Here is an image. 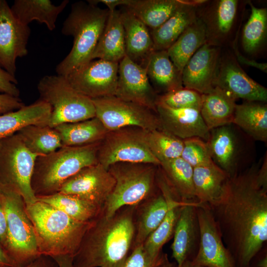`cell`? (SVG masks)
I'll list each match as a JSON object with an SVG mask.
<instances>
[{"instance_id": "83f0119b", "label": "cell", "mask_w": 267, "mask_h": 267, "mask_svg": "<svg viewBox=\"0 0 267 267\" xmlns=\"http://www.w3.org/2000/svg\"><path fill=\"white\" fill-rule=\"evenodd\" d=\"M126 56L124 31L120 11H109V16L101 35L91 57L119 62Z\"/></svg>"}, {"instance_id": "b9f144b4", "label": "cell", "mask_w": 267, "mask_h": 267, "mask_svg": "<svg viewBox=\"0 0 267 267\" xmlns=\"http://www.w3.org/2000/svg\"><path fill=\"white\" fill-rule=\"evenodd\" d=\"M202 94L184 87L159 95L157 103L173 108L200 109Z\"/></svg>"}, {"instance_id": "6f0895ef", "label": "cell", "mask_w": 267, "mask_h": 267, "mask_svg": "<svg viewBox=\"0 0 267 267\" xmlns=\"http://www.w3.org/2000/svg\"><path fill=\"white\" fill-rule=\"evenodd\" d=\"M0 267H8L0 264Z\"/></svg>"}, {"instance_id": "11a10c76", "label": "cell", "mask_w": 267, "mask_h": 267, "mask_svg": "<svg viewBox=\"0 0 267 267\" xmlns=\"http://www.w3.org/2000/svg\"><path fill=\"white\" fill-rule=\"evenodd\" d=\"M257 267H267V256L266 253L259 261Z\"/></svg>"}, {"instance_id": "836d02e7", "label": "cell", "mask_w": 267, "mask_h": 267, "mask_svg": "<svg viewBox=\"0 0 267 267\" xmlns=\"http://www.w3.org/2000/svg\"><path fill=\"white\" fill-rule=\"evenodd\" d=\"M186 0H131L125 6L150 30L166 22L179 8L186 4Z\"/></svg>"}, {"instance_id": "f35d334b", "label": "cell", "mask_w": 267, "mask_h": 267, "mask_svg": "<svg viewBox=\"0 0 267 267\" xmlns=\"http://www.w3.org/2000/svg\"><path fill=\"white\" fill-rule=\"evenodd\" d=\"M16 134L30 151L39 155L50 153L63 146L58 132L49 126H29Z\"/></svg>"}, {"instance_id": "4fadbf2b", "label": "cell", "mask_w": 267, "mask_h": 267, "mask_svg": "<svg viewBox=\"0 0 267 267\" xmlns=\"http://www.w3.org/2000/svg\"><path fill=\"white\" fill-rule=\"evenodd\" d=\"M118 67V62L92 60L65 77L74 89L90 99L115 96Z\"/></svg>"}, {"instance_id": "2e32d148", "label": "cell", "mask_w": 267, "mask_h": 267, "mask_svg": "<svg viewBox=\"0 0 267 267\" xmlns=\"http://www.w3.org/2000/svg\"><path fill=\"white\" fill-rule=\"evenodd\" d=\"M214 86L236 100L264 103L267 101V89L250 78L233 57L220 59Z\"/></svg>"}, {"instance_id": "d4e9b609", "label": "cell", "mask_w": 267, "mask_h": 267, "mask_svg": "<svg viewBox=\"0 0 267 267\" xmlns=\"http://www.w3.org/2000/svg\"><path fill=\"white\" fill-rule=\"evenodd\" d=\"M197 203L189 202L183 206L175 225L171 249L177 267H181L188 259L196 241L198 230L196 211Z\"/></svg>"}, {"instance_id": "c3c4849f", "label": "cell", "mask_w": 267, "mask_h": 267, "mask_svg": "<svg viewBox=\"0 0 267 267\" xmlns=\"http://www.w3.org/2000/svg\"><path fill=\"white\" fill-rule=\"evenodd\" d=\"M235 53L237 58L238 63L246 65L248 66H251L257 68L262 71L267 73V63H260L257 61L251 60L245 57L242 54H241L238 50L236 46H235L234 48Z\"/></svg>"}, {"instance_id": "ab89813d", "label": "cell", "mask_w": 267, "mask_h": 267, "mask_svg": "<svg viewBox=\"0 0 267 267\" xmlns=\"http://www.w3.org/2000/svg\"><path fill=\"white\" fill-rule=\"evenodd\" d=\"M251 14L242 33V45L248 53L257 51L264 42L267 33V10L255 7L251 2Z\"/></svg>"}, {"instance_id": "bcb514c9", "label": "cell", "mask_w": 267, "mask_h": 267, "mask_svg": "<svg viewBox=\"0 0 267 267\" xmlns=\"http://www.w3.org/2000/svg\"><path fill=\"white\" fill-rule=\"evenodd\" d=\"M24 105L19 97L0 93V115L18 110Z\"/></svg>"}, {"instance_id": "7dc6e473", "label": "cell", "mask_w": 267, "mask_h": 267, "mask_svg": "<svg viewBox=\"0 0 267 267\" xmlns=\"http://www.w3.org/2000/svg\"><path fill=\"white\" fill-rule=\"evenodd\" d=\"M8 267H59V266L52 257L49 256L40 255L27 265Z\"/></svg>"}, {"instance_id": "44dd1931", "label": "cell", "mask_w": 267, "mask_h": 267, "mask_svg": "<svg viewBox=\"0 0 267 267\" xmlns=\"http://www.w3.org/2000/svg\"><path fill=\"white\" fill-rule=\"evenodd\" d=\"M157 182L160 192L167 202L168 209L161 223L143 244L146 254L154 267L161 255L160 252L162 247L174 234L181 207L187 203L178 199L162 174L157 177Z\"/></svg>"}, {"instance_id": "8992f818", "label": "cell", "mask_w": 267, "mask_h": 267, "mask_svg": "<svg viewBox=\"0 0 267 267\" xmlns=\"http://www.w3.org/2000/svg\"><path fill=\"white\" fill-rule=\"evenodd\" d=\"M156 165L120 162L108 168L115 180L114 188L103 208L110 217L120 209L137 206L153 195L157 171Z\"/></svg>"}, {"instance_id": "816d5d0a", "label": "cell", "mask_w": 267, "mask_h": 267, "mask_svg": "<svg viewBox=\"0 0 267 267\" xmlns=\"http://www.w3.org/2000/svg\"><path fill=\"white\" fill-rule=\"evenodd\" d=\"M52 257L58 265L59 267H73V256L70 255H61Z\"/></svg>"}, {"instance_id": "ba28073f", "label": "cell", "mask_w": 267, "mask_h": 267, "mask_svg": "<svg viewBox=\"0 0 267 267\" xmlns=\"http://www.w3.org/2000/svg\"><path fill=\"white\" fill-rule=\"evenodd\" d=\"M0 198L6 218L5 250L15 266L27 265L40 254L25 203L20 195L8 190H0Z\"/></svg>"}, {"instance_id": "d590c367", "label": "cell", "mask_w": 267, "mask_h": 267, "mask_svg": "<svg viewBox=\"0 0 267 267\" xmlns=\"http://www.w3.org/2000/svg\"><path fill=\"white\" fill-rule=\"evenodd\" d=\"M161 172L174 193L184 202H197L193 182V168L180 157L161 162Z\"/></svg>"}, {"instance_id": "d6986e66", "label": "cell", "mask_w": 267, "mask_h": 267, "mask_svg": "<svg viewBox=\"0 0 267 267\" xmlns=\"http://www.w3.org/2000/svg\"><path fill=\"white\" fill-rule=\"evenodd\" d=\"M219 55L220 49L218 46L207 43L201 46L182 70L183 86L201 94L211 91L214 88Z\"/></svg>"}, {"instance_id": "d6a6232c", "label": "cell", "mask_w": 267, "mask_h": 267, "mask_svg": "<svg viewBox=\"0 0 267 267\" xmlns=\"http://www.w3.org/2000/svg\"><path fill=\"white\" fill-rule=\"evenodd\" d=\"M229 177L214 163L194 168L193 182L197 202L210 204L217 200Z\"/></svg>"}, {"instance_id": "ac0fdd59", "label": "cell", "mask_w": 267, "mask_h": 267, "mask_svg": "<svg viewBox=\"0 0 267 267\" xmlns=\"http://www.w3.org/2000/svg\"><path fill=\"white\" fill-rule=\"evenodd\" d=\"M237 129L233 124L213 129L206 141L213 161L229 177L239 173L245 153Z\"/></svg>"}, {"instance_id": "db71d44e", "label": "cell", "mask_w": 267, "mask_h": 267, "mask_svg": "<svg viewBox=\"0 0 267 267\" xmlns=\"http://www.w3.org/2000/svg\"><path fill=\"white\" fill-rule=\"evenodd\" d=\"M154 267H177V264L171 262L166 254L161 255Z\"/></svg>"}, {"instance_id": "60d3db41", "label": "cell", "mask_w": 267, "mask_h": 267, "mask_svg": "<svg viewBox=\"0 0 267 267\" xmlns=\"http://www.w3.org/2000/svg\"><path fill=\"white\" fill-rule=\"evenodd\" d=\"M147 145L160 162L180 157L183 146V140L163 130H145Z\"/></svg>"}, {"instance_id": "f907efd6", "label": "cell", "mask_w": 267, "mask_h": 267, "mask_svg": "<svg viewBox=\"0 0 267 267\" xmlns=\"http://www.w3.org/2000/svg\"><path fill=\"white\" fill-rule=\"evenodd\" d=\"M89 2L97 5L101 3L105 5L107 9L111 11L116 9L117 6H127L131 2V0H90Z\"/></svg>"}, {"instance_id": "7c38bea8", "label": "cell", "mask_w": 267, "mask_h": 267, "mask_svg": "<svg viewBox=\"0 0 267 267\" xmlns=\"http://www.w3.org/2000/svg\"><path fill=\"white\" fill-rule=\"evenodd\" d=\"M196 211L199 243L197 253L191 261L206 267H236L208 204L198 203Z\"/></svg>"}, {"instance_id": "e0dca14e", "label": "cell", "mask_w": 267, "mask_h": 267, "mask_svg": "<svg viewBox=\"0 0 267 267\" xmlns=\"http://www.w3.org/2000/svg\"><path fill=\"white\" fill-rule=\"evenodd\" d=\"M115 96L156 112L159 95L150 84L145 69L126 55L119 62L118 83Z\"/></svg>"}, {"instance_id": "7a4b0ae2", "label": "cell", "mask_w": 267, "mask_h": 267, "mask_svg": "<svg viewBox=\"0 0 267 267\" xmlns=\"http://www.w3.org/2000/svg\"><path fill=\"white\" fill-rule=\"evenodd\" d=\"M137 206H125L109 218L102 212L85 233L73 267H123L133 248Z\"/></svg>"}, {"instance_id": "9c48e42d", "label": "cell", "mask_w": 267, "mask_h": 267, "mask_svg": "<svg viewBox=\"0 0 267 267\" xmlns=\"http://www.w3.org/2000/svg\"><path fill=\"white\" fill-rule=\"evenodd\" d=\"M38 156L30 151L16 134L0 138V190L19 194L26 206L37 200L31 178Z\"/></svg>"}, {"instance_id": "52a82bcc", "label": "cell", "mask_w": 267, "mask_h": 267, "mask_svg": "<svg viewBox=\"0 0 267 267\" xmlns=\"http://www.w3.org/2000/svg\"><path fill=\"white\" fill-rule=\"evenodd\" d=\"M40 99L51 107L48 126L74 123L95 117L91 99L80 93L70 85L65 77L46 75L37 86Z\"/></svg>"}, {"instance_id": "277c9868", "label": "cell", "mask_w": 267, "mask_h": 267, "mask_svg": "<svg viewBox=\"0 0 267 267\" xmlns=\"http://www.w3.org/2000/svg\"><path fill=\"white\" fill-rule=\"evenodd\" d=\"M109 14L107 8H101L88 0L72 4L61 32L73 38V44L68 54L57 65V75L66 77L91 61Z\"/></svg>"}, {"instance_id": "603a6c76", "label": "cell", "mask_w": 267, "mask_h": 267, "mask_svg": "<svg viewBox=\"0 0 267 267\" xmlns=\"http://www.w3.org/2000/svg\"><path fill=\"white\" fill-rule=\"evenodd\" d=\"M206 1L189 0L160 27L150 30L154 50H167L196 20V7Z\"/></svg>"}, {"instance_id": "30bf717a", "label": "cell", "mask_w": 267, "mask_h": 267, "mask_svg": "<svg viewBox=\"0 0 267 267\" xmlns=\"http://www.w3.org/2000/svg\"><path fill=\"white\" fill-rule=\"evenodd\" d=\"M145 134V130L135 127L108 132L99 145L98 163L107 170L120 162L160 166V162L147 145Z\"/></svg>"}, {"instance_id": "ffe728a7", "label": "cell", "mask_w": 267, "mask_h": 267, "mask_svg": "<svg viewBox=\"0 0 267 267\" xmlns=\"http://www.w3.org/2000/svg\"><path fill=\"white\" fill-rule=\"evenodd\" d=\"M156 112L161 130L182 140L198 137L208 140L210 131L203 121L200 109L173 108L157 103Z\"/></svg>"}, {"instance_id": "9f6ffc18", "label": "cell", "mask_w": 267, "mask_h": 267, "mask_svg": "<svg viewBox=\"0 0 267 267\" xmlns=\"http://www.w3.org/2000/svg\"><path fill=\"white\" fill-rule=\"evenodd\" d=\"M181 267H206L193 264L191 260H186L182 265Z\"/></svg>"}, {"instance_id": "9a60e30c", "label": "cell", "mask_w": 267, "mask_h": 267, "mask_svg": "<svg viewBox=\"0 0 267 267\" xmlns=\"http://www.w3.org/2000/svg\"><path fill=\"white\" fill-rule=\"evenodd\" d=\"M115 184L109 171L97 163L82 169L71 177L58 192L76 196L103 208Z\"/></svg>"}, {"instance_id": "5bb4252c", "label": "cell", "mask_w": 267, "mask_h": 267, "mask_svg": "<svg viewBox=\"0 0 267 267\" xmlns=\"http://www.w3.org/2000/svg\"><path fill=\"white\" fill-rule=\"evenodd\" d=\"M31 30L13 15L5 0H0V67L15 76L17 58L28 54Z\"/></svg>"}, {"instance_id": "cb8c5ba5", "label": "cell", "mask_w": 267, "mask_h": 267, "mask_svg": "<svg viewBox=\"0 0 267 267\" xmlns=\"http://www.w3.org/2000/svg\"><path fill=\"white\" fill-rule=\"evenodd\" d=\"M238 1H215L200 18L206 29L207 42L219 45L231 31L235 20Z\"/></svg>"}, {"instance_id": "4dcf8cb0", "label": "cell", "mask_w": 267, "mask_h": 267, "mask_svg": "<svg viewBox=\"0 0 267 267\" xmlns=\"http://www.w3.org/2000/svg\"><path fill=\"white\" fill-rule=\"evenodd\" d=\"M168 209L167 202L160 192L138 205L135 215V235L133 247L143 244L160 225Z\"/></svg>"}, {"instance_id": "f5cc1de1", "label": "cell", "mask_w": 267, "mask_h": 267, "mask_svg": "<svg viewBox=\"0 0 267 267\" xmlns=\"http://www.w3.org/2000/svg\"><path fill=\"white\" fill-rule=\"evenodd\" d=\"M0 264L7 267L14 266L15 264L5 250L0 245Z\"/></svg>"}, {"instance_id": "1f68e13d", "label": "cell", "mask_w": 267, "mask_h": 267, "mask_svg": "<svg viewBox=\"0 0 267 267\" xmlns=\"http://www.w3.org/2000/svg\"><path fill=\"white\" fill-rule=\"evenodd\" d=\"M232 124L253 139L267 142V104L257 101L236 104Z\"/></svg>"}, {"instance_id": "e575fe53", "label": "cell", "mask_w": 267, "mask_h": 267, "mask_svg": "<svg viewBox=\"0 0 267 267\" xmlns=\"http://www.w3.org/2000/svg\"><path fill=\"white\" fill-rule=\"evenodd\" d=\"M63 146H78L101 142L108 131L96 117L74 123H64L54 128Z\"/></svg>"}, {"instance_id": "8fae6325", "label": "cell", "mask_w": 267, "mask_h": 267, "mask_svg": "<svg viewBox=\"0 0 267 267\" xmlns=\"http://www.w3.org/2000/svg\"><path fill=\"white\" fill-rule=\"evenodd\" d=\"M97 117L108 131L135 127L146 131L160 129L157 114L143 105L116 96L91 99Z\"/></svg>"}, {"instance_id": "4316f807", "label": "cell", "mask_w": 267, "mask_h": 267, "mask_svg": "<svg viewBox=\"0 0 267 267\" xmlns=\"http://www.w3.org/2000/svg\"><path fill=\"white\" fill-rule=\"evenodd\" d=\"M143 67L157 93L159 90L164 94L183 87L182 72L172 61L167 50L153 51Z\"/></svg>"}, {"instance_id": "ee69618b", "label": "cell", "mask_w": 267, "mask_h": 267, "mask_svg": "<svg viewBox=\"0 0 267 267\" xmlns=\"http://www.w3.org/2000/svg\"><path fill=\"white\" fill-rule=\"evenodd\" d=\"M123 267H154L148 259L143 244L134 246Z\"/></svg>"}, {"instance_id": "7402d4cb", "label": "cell", "mask_w": 267, "mask_h": 267, "mask_svg": "<svg viewBox=\"0 0 267 267\" xmlns=\"http://www.w3.org/2000/svg\"><path fill=\"white\" fill-rule=\"evenodd\" d=\"M119 11L124 31L126 55L143 67L154 51L150 30L126 7Z\"/></svg>"}, {"instance_id": "8d00e7d4", "label": "cell", "mask_w": 267, "mask_h": 267, "mask_svg": "<svg viewBox=\"0 0 267 267\" xmlns=\"http://www.w3.org/2000/svg\"><path fill=\"white\" fill-rule=\"evenodd\" d=\"M206 42L205 25L197 17L167 50L172 61L182 72L190 58Z\"/></svg>"}, {"instance_id": "f546056e", "label": "cell", "mask_w": 267, "mask_h": 267, "mask_svg": "<svg viewBox=\"0 0 267 267\" xmlns=\"http://www.w3.org/2000/svg\"><path fill=\"white\" fill-rule=\"evenodd\" d=\"M236 99L218 87L202 94L200 113L209 131L232 124Z\"/></svg>"}, {"instance_id": "f1b7e54d", "label": "cell", "mask_w": 267, "mask_h": 267, "mask_svg": "<svg viewBox=\"0 0 267 267\" xmlns=\"http://www.w3.org/2000/svg\"><path fill=\"white\" fill-rule=\"evenodd\" d=\"M69 2L64 0L55 5L50 0H15L10 9L14 17L22 24L29 26L36 20L53 31L58 16Z\"/></svg>"}, {"instance_id": "6da1fadb", "label": "cell", "mask_w": 267, "mask_h": 267, "mask_svg": "<svg viewBox=\"0 0 267 267\" xmlns=\"http://www.w3.org/2000/svg\"><path fill=\"white\" fill-rule=\"evenodd\" d=\"M236 267H250L267 240V160L229 177L208 204Z\"/></svg>"}, {"instance_id": "74e56055", "label": "cell", "mask_w": 267, "mask_h": 267, "mask_svg": "<svg viewBox=\"0 0 267 267\" xmlns=\"http://www.w3.org/2000/svg\"><path fill=\"white\" fill-rule=\"evenodd\" d=\"M37 199L60 210L73 219L83 222H92L103 210V208L76 196L61 192L38 197Z\"/></svg>"}, {"instance_id": "3957f363", "label": "cell", "mask_w": 267, "mask_h": 267, "mask_svg": "<svg viewBox=\"0 0 267 267\" xmlns=\"http://www.w3.org/2000/svg\"><path fill=\"white\" fill-rule=\"evenodd\" d=\"M35 231L40 255L73 256L91 222L75 220L42 201L26 206Z\"/></svg>"}, {"instance_id": "f6af8a7d", "label": "cell", "mask_w": 267, "mask_h": 267, "mask_svg": "<svg viewBox=\"0 0 267 267\" xmlns=\"http://www.w3.org/2000/svg\"><path fill=\"white\" fill-rule=\"evenodd\" d=\"M18 81L13 76L0 67V92L19 97L20 91L16 87Z\"/></svg>"}, {"instance_id": "681fc988", "label": "cell", "mask_w": 267, "mask_h": 267, "mask_svg": "<svg viewBox=\"0 0 267 267\" xmlns=\"http://www.w3.org/2000/svg\"><path fill=\"white\" fill-rule=\"evenodd\" d=\"M6 218L4 208L0 198V245L4 250L6 242Z\"/></svg>"}, {"instance_id": "5b68a950", "label": "cell", "mask_w": 267, "mask_h": 267, "mask_svg": "<svg viewBox=\"0 0 267 267\" xmlns=\"http://www.w3.org/2000/svg\"><path fill=\"white\" fill-rule=\"evenodd\" d=\"M100 143L62 146L50 153L38 156L31 178L32 189L36 197L58 192L62 185L82 169L98 163Z\"/></svg>"}, {"instance_id": "7bdbcfd3", "label": "cell", "mask_w": 267, "mask_h": 267, "mask_svg": "<svg viewBox=\"0 0 267 267\" xmlns=\"http://www.w3.org/2000/svg\"><path fill=\"white\" fill-rule=\"evenodd\" d=\"M180 157L193 168L211 164L213 161L206 141L198 137L183 139Z\"/></svg>"}, {"instance_id": "484cf974", "label": "cell", "mask_w": 267, "mask_h": 267, "mask_svg": "<svg viewBox=\"0 0 267 267\" xmlns=\"http://www.w3.org/2000/svg\"><path fill=\"white\" fill-rule=\"evenodd\" d=\"M51 113L50 106L39 99L18 110L0 115V138L15 134L29 126H48Z\"/></svg>"}]
</instances>
